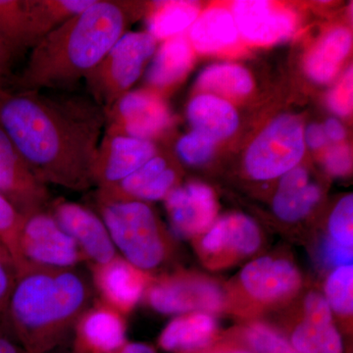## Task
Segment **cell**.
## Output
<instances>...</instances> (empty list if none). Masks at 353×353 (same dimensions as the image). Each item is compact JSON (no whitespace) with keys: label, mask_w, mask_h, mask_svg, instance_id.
Wrapping results in <instances>:
<instances>
[{"label":"cell","mask_w":353,"mask_h":353,"mask_svg":"<svg viewBox=\"0 0 353 353\" xmlns=\"http://www.w3.org/2000/svg\"><path fill=\"white\" fill-rule=\"evenodd\" d=\"M105 126V111L88 94L0 88V128L46 185H94Z\"/></svg>","instance_id":"1"},{"label":"cell","mask_w":353,"mask_h":353,"mask_svg":"<svg viewBox=\"0 0 353 353\" xmlns=\"http://www.w3.org/2000/svg\"><path fill=\"white\" fill-rule=\"evenodd\" d=\"M134 12L121 0H94L32 48L18 90L74 92L122 36Z\"/></svg>","instance_id":"2"},{"label":"cell","mask_w":353,"mask_h":353,"mask_svg":"<svg viewBox=\"0 0 353 353\" xmlns=\"http://www.w3.org/2000/svg\"><path fill=\"white\" fill-rule=\"evenodd\" d=\"M92 285L75 268L28 266L19 272L6 313L24 353L57 350L90 308Z\"/></svg>","instance_id":"3"},{"label":"cell","mask_w":353,"mask_h":353,"mask_svg":"<svg viewBox=\"0 0 353 353\" xmlns=\"http://www.w3.org/2000/svg\"><path fill=\"white\" fill-rule=\"evenodd\" d=\"M101 219L123 259L150 273L168 259L171 241L145 202L97 199Z\"/></svg>","instance_id":"4"},{"label":"cell","mask_w":353,"mask_h":353,"mask_svg":"<svg viewBox=\"0 0 353 353\" xmlns=\"http://www.w3.org/2000/svg\"><path fill=\"white\" fill-rule=\"evenodd\" d=\"M148 32H126L85 77L88 94L108 110L138 81L157 50Z\"/></svg>","instance_id":"5"},{"label":"cell","mask_w":353,"mask_h":353,"mask_svg":"<svg viewBox=\"0 0 353 353\" xmlns=\"http://www.w3.org/2000/svg\"><path fill=\"white\" fill-rule=\"evenodd\" d=\"M301 121L284 115L271 123L248 148L245 169L257 181H268L296 168L304 153Z\"/></svg>","instance_id":"6"},{"label":"cell","mask_w":353,"mask_h":353,"mask_svg":"<svg viewBox=\"0 0 353 353\" xmlns=\"http://www.w3.org/2000/svg\"><path fill=\"white\" fill-rule=\"evenodd\" d=\"M148 303L162 314L204 312L215 314L226 307L227 294L215 281L189 273L153 279L145 294Z\"/></svg>","instance_id":"7"},{"label":"cell","mask_w":353,"mask_h":353,"mask_svg":"<svg viewBox=\"0 0 353 353\" xmlns=\"http://www.w3.org/2000/svg\"><path fill=\"white\" fill-rule=\"evenodd\" d=\"M19 250L28 266L71 269L85 260L75 241L58 225L50 211L24 216Z\"/></svg>","instance_id":"8"},{"label":"cell","mask_w":353,"mask_h":353,"mask_svg":"<svg viewBox=\"0 0 353 353\" xmlns=\"http://www.w3.org/2000/svg\"><path fill=\"white\" fill-rule=\"evenodd\" d=\"M194 241L202 263L211 270H220L252 256L261 248L263 238L252 218L234 213L215 221Z\"/></svg>","instance_id":"9"},{"label":"cell","mask_w":353,"mask_h":353,"mask_svg":"<svg viewBox=\"0 0 353 353\" xmlns=\"http://www.w3.org/2000/svg\"><path fill=\"white\" fill-rule=\"evenodd\" d=\"M301 285L303 276L294 262L271 255L248 262L236 282V292L256 308L287 303L296 296Z\"/></svg>","instance_id":"10"},{"label":"cell","mask_w":353,"mask_h":353,"mask_svg":"<svg viewBox=\"0 0 353 353\" xmlns=\"http://www.w3.org/2000/svg\"><path fill=\"white\" fill-rule=\"evenodd\" d=\"M108 134L152 141L171 124L169 109L159 95L128 92L105 111Z\"/></svg>","instance_id":"11"},{"label":"cell","mask_w":353,"mask_h":353,"mask_svg":"<svg viewBox=\"0 0 353 353\" xmlns=\"http://www.w3.org/2000/svg\"><path fill=\"white\" fill-rule=\"evenodd\" d=\"M0 194L22 216L46 211L48 187L34 176L11 139L0 128Z\"/></svg>","instance_id":"12"},{"label":"cell","mask_w":353,"mask_h":353,"mask_svg":"<svg viewBox=\"0 0 353 353\" xmlns=\"http://www.w3.org/2000/svg\"><path fill=\"white\" fill-rule=\"evenodd\" d=\"M50 212L75 241L85 259L102 265L118 256L103 221L90 209L75 202L57 201L51 204Z\"/></svg>","instance_id":"13"},{"label":"cell","mask_w":353,"mask_h":353,"mask_svg":"<svg viewBox=\"0 0 353 353\" xmlns=\"http://www.w3.org/2000/svg\"><path fill=\"white\" fill-rule=\"evenodd\" d=\"M155 155L152 141L104 132L92 172L94 185L99 190L112 188Z\"/></svg>","instance_id":"14"},{"label":"cell","mask_w":353,"mask_h":353,"mask_svg":"<svg viewBox=\"0 0 353 353\" xmlns=\"http://www.w3.org/2000/svg\"><path fill=\"white\" fill-rule=\"evenodd\" d=\"M165 205L174 232L192 240L212 226L218 211L214 192L201 183L176 187L165 197Z\"/></svg>","instance_id":"15"},{"label":"cell","mask_w":353,"mask_h":353,"mask_svg":"<svg viewBox=\"0 0 353 353\" xmlns=\"http://www.w3.org/2000/svg\"><path fill=\"white\" fill-rule=\"evenodd\" d=\"M92 274L103 303L122 315L131 312L153 280L150 273L118 256L106 264L92 265Z\"/></svg>","instance_id":"16"},{"label":"cell","mask_w":353,"mask_h":353,"mask_svg":"<svg viewBox=\"0 0 353 353\" xmlns=\"http://www.w3.org/2000/svg\"><path fill=\"white\" fill-rule=\"evenodd\" d=\"M176 172L163 157L155 155L136 172L108 190H99L97 199L155 201L165 199L176 188Z\"/></svg>","instance_id":"17"},{"label":"cell","mask_w":353,"mask_h":353,"mask_svg":"<svg viewBox=\"0 0 353 353\" xmlns=\"http://www.w3.org/2000/svg\"><path fill=\"white\" fill-rule=\"evenodd\" d=\"M234 19L239 31L253 43L270 44L289 38L294 30V17L263 0L234 2Z\"/></svg>","instance_id":"18"},{"label":"cell","mask_w":353,"mask_h":353,"mask_svg":"<svg viewBox=\"0 0 353 353\" xmlns=\"http://www.w3.org/2000/svg\"><path fill=\"white\" fill-rule=\"evenodd\" d=\"M75 330V353H114L127 343L123 315L103 303L88 308Z\"/></svg>","instance_id":"19"},{"label":"cell","mask_w":353,"mask_h":353,"mask_svg":"<svg viewBox=\"0 0 353 353\" xmlns=\"http://www.w3.org/2000/svg\"><path fill=\"white\" fill-rule=\"evenodd\" d=\"M214 316L204 312L183 314L169 322L159 336V345L172 353H197L218 340Z\"/></svg>","instance_id":"20"},{"label":"cell","mask_w":353,"mask_h":353,"mask_svg":"<svg viewBox=\"0 0 353 353\" xmlns=\"http://www.w3.org/2000/svg\"><path fill=\"white\" fill-rule=\"evenodd\" d=\"M321 199V190L311 182L308 172L296 167L281 178L273 199V210L284 222L303 220L317 205Z\"/></svg>","instance_id":"21"},{"label":"cell","mask_w":353,"mask_h":353,"mask_svg":"<svg viewBox=\"0 0 353 353\" xmlns=\"http://www.w3.org/2000/svg\"><path fill=\"white\" fill-rule=\"evenodd\" d=\"M188 117L194 131L217 141L232 136L239 127L233 106L213 94H201L190 101Z\"/></svg>","instance_id":"22"},{"label":"cell","mask_w":353,"mask_h":353,"mask_svg":"<svg viewBox=\"0 0 353 353\" xmlns=\"http://www.w3.org/2000/svg\"><path fill=\"white\" fill-rule=\"evenodd\" d=\"M94 0H24L30 48L74 16L82 13Z\"/></svg>","instance_id":"23"},{"label":"cell","mask_w":353,"mask_h":353,"mask_svg":"<svg viewBox=\"0 0 353 353\" xmlns=\"http://www.w3.org/2000/svg\"><path fill=\"white\" fill-rule=\"evenodd\" d=\"M192 51L187 39L174 37L162 44L146 73V81L155 88H166L178 82L189 71Z\"/></svg>","instance_id":"24"},{"label":"cell","mask_w":353,"mask_h":353,"mask_svg":"<svg viewBox=\"0 0 353 353\" xmlns=\"http://www.w3.org/2000/svg\"><path fill=\"white\" fill-rule=\"evenodd\" d=\"M238 36L233 14L224 8L206 11L192 25L190 31L192 46L204 53L215 52L232 46Z\"/></svg>","instance_id":"25"},{"label":"cell","mask_w":353,"mask_h":353,"mask_svg":"<svg viewBox=\"0 0 353 353\" xmlns=\"http://www.w3.org/2000/svg\"><path fill=\"white\" fill-rule=\"evenodd\" d=\"M352 43V34L347 30L341 28L330 32L306 60L309 77L315 82H330L350 52Z\"/></svg>","instance_id":"26"},{"label":"cell","mask_w":353,"mask_h":353,"mask_svg":"<svg viewBox=\"0 0 353 353\" xmlns=\"http://www.w3.org/2000/svg\"><path fill=\"white\" fill-rule=\"evenodd\" d=\"M197 16L199 7L194 2H157L148 20V34L157 41L174 38L194 24Z\"/></svg>","instance_id":"27"},{"label":"cell","mask_w":353,"mask_h":353,"mask_svg":"<svg viewBox=\"0 0 353 353\" xmlns=\"http://www.w3.org/2000/svg\"><path fill=\"white\" fill-rule=\"evenodd\" d=\"M199 88L226 97H241L252 90L250 73L234 64H217L204 70L197 81Z\"/></svg>","instance_id":"28"},{"label":"cell","mask_w":353,"mask_h":353,"mask_svg":"<svg viewBox=\"0 0 353 353\" xmlns=\"http://www.w3.org/2000/svg\"><path fill=\"white\" fill-rule=\"evenodd\" d=\"M0 39L14 55L30 48L24 0H0Z\"/></svg>","instance_id":"29"},{"label":"cell","mask_w":353,"mask_h":353,"mask_svg":"<svg viewBox=\"0 0 353 353\" xmlns=\"http://www.w3.org/2000/svg\"><path fill=\"white\" fill-rule=\"evenodd\" d=\"M233 340L252 353H297L285 334L264 322L248 323Z\"/></svg>","instance_id":"30"},{"label":"cell","mask_w":353,"mask_h":353,"mask_svg":"<svg viewBox=\"0 0 353 353\" xmlns=\"http://www.w3.org/2000/svg\"><path fill=\"white\" fill-rule=\"evenodd\" d=\"M353 265H343L332 270L327 277L324 296L333 313L350 318L353 312Z\"/></svg>","instance_id":"31"},{"label":"cell","mask_w":353,"mask_h":353,"mask_svg":"<svg viewBox=\"0 0 353 353\" xmlns=\"http://www.w3.org/2000/svg\"><path fill=\"white\" fill-rule=\"evenodd\" d=\"M24 216L0 194V240L12 259L16 273L24 270L25 265L19 250V234Z\"/></svg>","instance_id":"32"},{"label":"cell","mask_w":353,"mask_h":353,"mask_svg":"<svg viewBox=\"0 0 353 353\" xmlns=\"http://www.w3.org/2000/svg\"><path fill=\"white\" fill-rule=\"evenodd\" d=\"M353 196H343L334 206L330 215L328 232L330 238L345 248L353 246Z\"/></svg>","instance_id":"33"},{"label":"cell","mask_w":353,"mask_h":353,"mask_svg":"<svg viewBox=\"0 0 353 353\" xmlns=\"http://www.w3.org/2000/svg\"><path fill=\"white\" fill-rule=\"evenodd\" d=\"M214 141L196 131L185 134L179 141L176 152L183 161L199 165L208 161L214 150Z\"/></svg>","instance_id":"34"},{"label":"cell","mask_w":353,"mask_h":353,"mask_svg":"<svg viewBox=\"0 0 353 353\" xmlns=\"http://www.w3.org/2000/svg\"><path fill=\"white\" fill-rule=\"evenodd\" d=\"M329 105L339 115L345 116L352 109V68L348 69L329 94Z\"/></svg>","instance_id":"35"},{"label":"cell","mask_w":353,"mask_h":353,"mask_svg":"<svg viewBox=\"0 0 353 353\" xmlns=\"http://www.w3.org/2000/svg\"><path fill=\"white\" fill-rule=\"evenodd\" d=\"M16 277L17 273L10 255L6 250L0 248V316L6 313Z\"/></svg>","instance_id":"36"},{"label":"cell","mask_w":353,"mask_h":353,"mask_svg":"<svg viewBox=\"0 0 353 353\" xmlns=\"http://www.w3.org/2000/svg\"><path fill=\"white\" fill-rule=\"evenodd\" d=\"M352 248H345L327 236L323 241L321 256L324 263L332 268L352 264Z\"/></svg>","instance_id":"37"},{"label":"cell","mask_w":353,"mask_h":353,"mask_svg":"<svg viewBox=\"0 0 353 353\" xmlns=\"http://www.w3.org/2000/svg\"><path fill=\"white\" fill-rule=\"evenodd\" d=\"M325 165L333 176H345L352 169V155L347 145H336L332 148L325 158Z\"/></svg>","instance_id":"38"},{"label":"cell","mask_w":353,"mask_h":353,"mask_svg":"<svg viewBox=\"0 0 353 353\" xmlns=\"http://www.w3.org/2000/svg\"><path fill=\"white\" fill-rule=\"evenodd\" d=\"M197 353H252L233 339L225 341L217 340L210 347Z\"/></svg>","instance_id":"39"},{"label":"cell","mask_w":353,"mask_h":353,"mask_svg":"<svg viewBox=\"0 0 353 353\" xmlns=\"http://www.w3.org/2000/svg\"><path fill=\"white\" fill-rule=\"evenodd\" d=\"M303 139L309 148H313V150L321 148L328 139L325 134L324 128L316 124L311 125L307 128L305 134H303Z\"/></svg>","instance_id":"40"},{"label":"cell","mask_w":353,"mask_h":353,"mask_svg":"<svg viewBox=\"0 0 353 353\" xmlns=\"http://www.w3.org/2000/svg\"><path fill=\"white\" fill-rule=\"evenodd\" d=\"M323 128H324L327 139H331L334 143H339L345 138V129L338 120L329 119Z\"/></svg>","instance_id":"41"},{"label":"cell","mask_w":353,"mask_h":353,"mask_svg":"<svg viewBox=\"0 0 353 353\" xmlns=\"http://www.w3.org/2000/svg\"><path fill=\"white\" fill-rule=\"evenodd\" d=\"M13 57V53L7 48L6 43L0 39V88H2V80L8 72Z\"/></svg>","instance_id":"42"},{"label":"cell","mask_w":353,"mask_h":353,"mask_svg":"<svg viewBox=\"0 0 353 353\" xmlns=\"http://www.w3.org/2000/svg\"><path fill=\"white\" fill-rule=\"evenodd\" d=\"M114 353H157L152 345L143 343H126Z\"/></svg>","instance_id":"43"},{"label":"cell","mask_w":353,"mask_h":353,"mask_svg":"<svg viewBox=\"0 0 353 353\" xmlns=\"http://www.w3.org/2000/svg\"><path fill=\"white\" fill-rule=\"evenodd\" d=\"M0 353H24L21 347L10 340L6 334L0 330Z\"/></svg>","instance_id":"44"},{"label":"cell","mask_w":353,"mask_h":353,"mask_svg":"<svg viewBox=\"0 0 353 353\" xmlns=\"http://www.w3.org/2000/svg\"><path fill=\"white\" fill-rule=\"evenodd\" d=\"M50 353H75L74 352H61V350H59V347L57 348V350H53L52 352Z\"/></svg>","instance_id":"45"},{"label":"cell","mask_w":353,"mask_h":353,"mask_svg":"<svg viewBox=\"0 0 353 353\" xmlns=\"http://www.w3.org/2000/svg\"><path fill=\"white\" fill-rule=\"evenodd\" d=\"M0 248H4V250H6V246H4L3 243H2L1 240H0Z\"/></svg>","instance_id":"46"}]
</instances>
